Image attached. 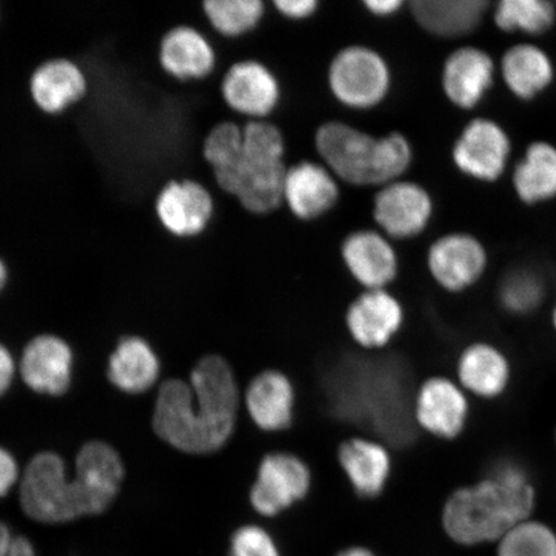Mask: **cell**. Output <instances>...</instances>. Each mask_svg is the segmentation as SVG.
<instances>
[{
  "label": "cell",
  "mask_w": 556,
  "mask_h": 556,
  "mask_svg": "<svg viewBox=\"0 0 556 556\" xmlns=\"http://www.w3.org/2000/svg\"><path fill=\"white\" fill-rule=\"evenodd\" d=\"M238 156L225 168L212 172V185L232 199L243 212L268 215L282 206L287 141L269 121L243 122Z\"/></svg>",
  "instance_id": "cell-4"
},
{
  "label": "cell",
  "mask_w": 556,
  "mask_h": 556,
  "mask_svg": "<svg viewBox=\"0 0 556 556\" xmlns=\"http://www.w3.org/2000/svg\"><path fill=\"white\" fill-rule=\"evenodd\" d=\"M403 319L401 302L387 289L365 290L354 299L345 315L348 331L365 350H381L391 343Z\"/></svg>",
  "instance_id": "cell-20"
},
{
  "label": "cell",
  "mask_w": 556,
  "mask_h": 556,
  "mask_svg": "<svg viewBox=\"0 0 556 556\" xmlns=\"http://www.w3.org/2000/svg\"><path fill=\"white\" fill-rule=\"evenodd\" d=\"M16 364L9 348L0 344V397L9 392L15 379Z\"/></svg>",
  "instance_id": "cell-37"
},
{
  "label": "cell",
  "mask_w": 556,
  "mask_h": 556,
  "mask_svg": "<svg viewBox=\"0 0 556 556\" xmlns=\"http://www.w3.org/2000/svg\"><path fill=\"white\" fill-rule=\"evenodd\" d=\"M554 443H555V446H556V427L554 429Z\"/></svg>",
  "instance_id": "cell-42"
},
{
  "label": "cell",
  "mask_w": 556,
  "mask_h": 556,
  "mask_svg": "<svg viewBox=\"0 0 556 556\" xmlns=\"http://www.w3.org/2000/svg\"><path fill=\"white\" fill-rule=\"evenodd\" d=\"M75 477L103 514L114 504L124 481L125 469L119 452L106 442L86 443L76 456Z\"/></svg>",
  "instance_id": "cell-25"
},
{
  "label": "cell",
  "mask_w": 556,
  "mask_h": 556,
  "mask_svg": "<svg viewBox=\"0 0 556 556\" xmlns=\"http://www.w3.org/2000/svg\"><path fill=\"white\" fill-rule=\"evenodd\" d=\"M311 485V469L301 457L270 452L262 458L249 502L260 516L273 518L307 497Z\"/></svg>",
  "instance_id": "cell-9"
},
{
  "label": "cell",
  "mask_w": 556,
  "mask_h": 556,
  "mask_svg": "<svg viewBox=\"0 0 556 556\" xmlns=\"http://www.w3.org/2000/svg\"><path fill=\"white\" fill-rule=\"evenodd\" d=\"M89 83L85 70L67 59H53L35 68L31 99L41 113L59 116L85 100Z\"/></svg>",
  "instance_id": "cell-21"
},
{
  "label": "cell",
  "mask_w": 556,
  "mask_h": 556,
  "mask_svg": "<svg viewBox=\"0 0 556 556\" xmlns=\"http://www.w3.org/2000/svg\"><path fill=\"white\" fill-rule=\"evenodd\" d=\"M338 458L359 497L375 498L384 492L392 471V457L384 444L353 437L340 444Z\"/></svg>",
  "instance_id": "cell-24"
},
{
  "label": "cell",
  "mask_w": 556,
  "mask_h": 556,
  "mask_svg": "<svg viewBox=\"0 0 556 556\" xmlns=\"http://www.w3.org/2000/svg\"><path fill=\"white\" fill-rule=\"evenodd\" d=\"M328 87L333 100L345 109L374 110L391 94L392 68L384 55L370 46H345L332 55Z\"/></svg>",
  "instance_id": "cell-6"
},
{
  "label": "cell",
  "mask_w": 556,
  "mask_h": 556,
  "mask_svg": "<svg viewBox=\"0 0 556 556\" xmlns=\"http://www.w3.org/2000/svg\"><path fill=\"white\" fill-rule=\"evenodd\" d=\"M414 420L424 432L455 441L465 433L470 420L468 393L456 380L429 378L415 394Z\"/></svg>",
  "instance_id": "cell-14"
},
{
  "label": "cell",
  "mask_w": 556,
  "mask_h": 556,
  "mask_svg": "<svg viewBox=\"0 0 556 556\" xmlns=\"http://www.w3.org/2000/svg\"><path fill=\"white\" fill-rule=\"evenodd\" d=\"M10 283V268L3 258H0V294L4 293Z\"/></svg>",
  "instance_id": "cell-40"
},
{
  "label": "cell",
  "mask_w": 556,
  "mask_h": 556,
  "mask_svg": "<svg viewBox=\"0 0 556 556\" xmlns=\"http://www.w3.org/2000/svg\"><path fill=\"white\" fill-rule=\"evenodd\" d=\"M536 505L538 486L530 468L516 456H500L477 482L450 493L442 526L458 545L489 544L532 518Z\"/></svg>",
  "instance_id": "cell-2"
},
{
  "label": "cell",
  "mask_w": 556,
  "mask_h": 556,
  "mask_svg": "<svg viewBox=\"0 0 556 556\" xmlns=\"http://www.w3.org/2000/svg\"><path fill=\"white\" fill-rule=\"evenodd\" d=\"M20 468L15 456L0 446V498L9 495L18 482Z\"/></svg>",
  "instance_id": "cell-36"
},
{
  "label": "cell",
  "mask_w": 556,
  "mask_h": 556,
  "mask_svg": "<svg viewBox=\"0 0 556 556\" xmlns=\"http://www.w3.org/2000/svg\"><path fill=\"white\" fill-rule=\"evenodd\" d=\"M405 4L402 0H365L364 2L366 11L378 18H389L397 15Z\"/></svg>",
  "instance_id": "cell-38"
},
{
  "label": "cell",
  "mask_w": 556,
  "mask_h": 556,
  "mask_svg": "<svg viewBox=\"0 0 556 556\" xmlns=\"http://www.w3.org/2000/svg\"><path fill=\"white\" fill-rule=\"evenodd\" d=\"M155 211L166 232L178 239H197L212 226L217 200L204 180L173 179L160 191Z\"/></svg>",
  "instance_id": "cell-12"
},
{
  "label": "cell",
  "mask_w": 556,
  "mask_h": 556,
  "mask_svg": "<svg viewBox=\"0 0 556 556\" xmlns=\"http://www.w3.org/2000/svg\"><path fill=\"white\" fill-rule=\"evenodd\" d=\"M160 359L148 340L127 337L117 343L109 358L108 378L128 394H141L156 384Z\"/></svg>",
  "instance_id": "cell-27"
},
{
  "label": "cell",
  "mask_w": 556,
  "mask_h": 556,
  "mask_svg": "<svg viewBox=\"0 0 556 556\" xmlns=\"http://www.w3.org/2000/svg\"><path fill=\"white\" fill-rule=\"evenodd\" d=\"M513 143L502 124L490 117H475L465 125L452 146L455 168L477 182L495 184L509 166Z\"/></svg>",
  "instance_id": "cell-8"
},
{
  "label": "cell",
  "mask_w": 556,
  "mask_h": 556,
  "mask_svg": "<svg viewBox=\"0 0 556 556\" xmlns=\"http://www.w3.org/2000/svg\"><path fill=\"white\" fill-rule=\"evenodd\" d=\"M432 194L405 178L380 187L372 201L375 225L387 238L412 240L426 232L434 215Z\"/></svg>",
  "instance_id": "cell-10"
},
{
  "label": "cell",
  "mask_w": 556,
  "mask_h": 556,
  "mask_svg": "<svg viewBox=\"0 0 556 556\" xmlns=\"http://www.w3.org/2000/svg\"><path fill=\"white\" fill-rule=\"evenodd\" d=\"M489 7L483 0H414L409 3L416 24L441 39L463 38L477 30Z\"/></svg>",
  "instance_id": "cell-26"
},
{
  "label": "cell",
  "mask_w": 556,
  "mask_h": 556,
  "mask_svg": "<svg viewBox=\"0 0 556 556\" xmlns=\"http://www.w3.org/2000/svg\"><path fill=\"white\" fill-rule=\"evenodd\" d=\"M245 406L256 427L264 432H282L294 420L295 389L281 371L264 370L250 381Z\"/></svg>",
  "instance_id": "cell-22"
},
{
  "label": "cell",
  "mask_w": 556,
  "mask_h": 556,
  "mask_svg": "<svg viewBox=\"0 0 556 556\" xmlns=\"http://www.w3.org/2000/svg\"><path fill=\"white\" fill-rule=\"evenodd\" d=\"M228 113L245 122L268 121L282 101V86L274 70L256 59H236L219 81Z\"/></svg>",
  "instance_id": "cell-7"
},
{
  "label": "cell",
  "mask_w": 556,
  "mask_h": 556,
  "mask_svg": "<svg viewBox=\"0 0 556 556\" xmlns=\"http://www.w3.org/2000/svg\"><path fill=\"white\" fill-rule=\"evenodd\" d=\"M340 180L328 166L315 160L290 165L285 176L282 205L299 220L325 217L340 200Z\"/></svg>",
  "instance_id": "cell-17"
},
{
  "label": "cell",
  "mask_w": 556,
  "mask_h": 556,
  "mask_svg": "<svg viewBox=\"0 0 556 556\" xmlns=\"http://www.w3.org/2000/svg\"><path fill=\"white\" fill-rule=\"evenodd\" d=\"M497 72L496 62L483 48L458 47L443 62V93L458 110H476L495 86Z\"/></svg>",
  "instance_id": "cell-16"
},
{
  "label": "cell",
  "mask_w": 556,
  "mask_h": 556,
  "mask_svg": "<svg viewBox=\"0 0 556 556\" xmlns=\"http://www.w3.org/2000/svg\"><path fill=\"white\" fill-rule=\"evenodd\" d=\"M340 254L348 273L365 290L387 289L399 275L397 250L378 228H361L348 233Z\"/></svg>",
  "instance_id": "cell-18"
},
{
  "label": "cell",
  "mask_w": 556,
  "mask_h": 556,
  "mask_svg": "<svg viewBox=\"0 0 556 556\" xmlns=\"http://www.w3.org/2000/svg\"><path fill=\"white\" fill-rule=\"evenodd\" d=\"M511 186L520 203L536 206L556 199V146L534 141L514 165Z\"/></svg>",
  "instance_id": "cell-28"
},
{
  "label": "cell",
  "mask_w": 556,
  "mask_h": 556,
  "mask_svg": "<svg viewBox=\"0 0 556 556\" xmlns=\"http://www.w3.org/2000/svg\"><path fill=\"white\" fill-rule=\"evenodd\" d=\"M514 377L516 368L509 353L490 340L468 344L456 359V381L478 400H503L511 391Z\"/></svg>",
  "instance_id": "cell-15"
},
{
  "label": "cell",
  "mask_w": 556,
  "mask_h": 556,
  "mask_svg": "<svg viewBox=\"0 0 556 556\" xmlns=\"http://www.w3.org/2000/svg\"><path fill=\"white\" fill-rule=\"evenodd\" d=\"M273 4L283 18L290 21L309 20L319 9L317 0H275Z\"/></svg>",
  "instance_id": "cell-35"
},
{
  "label": "cell",
  "mask_w": 556,
  "mask_h": 556,
  "mask_svg": "<svg viewBox=\"0 0 556 556\" xmlns=\"http://www.w3.org/2000/svg\"><path fill=\"white\" fill-rule=\"evenodd\" d=\"M239 406L232 367L208 354L192 368L189 381L170 379L159 388L152 428L160 440L185 454H213L232 437Z\"/></svg>",
  "instance_id": "cell-1"
},
{
  "label": "cell",
  "mask_w": 556,
  "mask_h": 556,
  "mask_svg": "<svg viewBox=\"0 0 556 556\" xmlns=\"http://www.w3.org/2000/svg\"><path fill=\"white\" fill-rule=\"evenodd\" d=\"M159 64L166 75L182 83L203 81L217 74L220 58L206 30L203 11L193 25H179L164 35Z\"/></svg>",
  "instance_id": "cell-13"
},
{
  "label": "cell",
  "mask_w": 556,
  "mask_h": 556,
  "mask_svg": "<svg viewBox=\"0 0 556 556\" xmlns=\"http://www.w3.org/2000/svg\"><path fill=\"white\" fill-rule=\"evenodd\" d=\"M201 9L207 29L226 41L239 40L254 33L267 12L262 0H201Z\"/></svg>",
  "instance_id": "cell-30"
},
{
  "label": "cell",
  "mask_w": 556,
  "mask_h": 556,
  "mask_svg": "<svg viewBox=\"0 0 556 556\" xmlns=\"http://www.w3.org/2000/svg\"><path fill=\"white\" fill-rule=\"evenodd\" d=\"M497 555L556 556V533L544 521L527 519L498 541Z\"/></svg>",
  "instance_id": "cell-32"
},
{
  "label": "cell",
  "mask_w": 556,
  "mask_h": 556,
  "mask_svg": "<svg viewBox=\"0 0 556 556\" xmlns=\"http://www.w3.org/2000/svg\"><path fill=\"white\" fill-rule=\"evenodd\" d=\"M551 326H552L554 336L556 337V302L554 303L552 311H551Z\"/></svg>",
  "instance_id": "cell-41"
},
{
  "label": "cell",
  "mask_w": 556,
  "mask_h": 556,
  "mask_svg": "<svg viewBox=\"0 0 556 556\" xmlns=\"http://www.w3.org/2000/svg\"><path fill=\"white\" fill-rule=\"evenodd\" d=\"M497 29L527 37H541L556 24V7L548 0H502L493 9Z\"/></svg>",
  "instance_id": "cell-31"
},
{
  "label": "cell",
  "mask_w": 556,
  "mask_h": 556,
  "mask_svg": "<svg viewBox=\"0 0 556 556\" xmlns=\"http://www.w3.org/2000/svg\"><path fill=\"white\" fill-rule=\"evenodd\" d=\"M498 74L514 99L531 102L553 86L555 66L544 48L518 43L503 53Z\"/></svg>",
  "instance_id": "cell-23"
},
{
  "label": "cell",
  "mask_w": 556,
  "mask_h": 556,
  "mask_svg": "<svg viewBox=\"0 0 556 556\" xmlns=\"http://www.w3.org/2000/svg\"><path fill=\"white\" fill-rule=\"evenodd\" d=\"M20 505L41 525H65L102 511L78 478H70L64 458L46 451L35 455L20 484Z\"/></svg>",
  "instance_id": "cell-5"
},
{
  "label": "cell",
  "mask_w": 556,
  "mask_h": 556,
  "mask_svg": "<svg viewBox=\"0 0 556 556\" xmlns=\"http://www.w3.org/2000/svg\"><path fill=\"white\" fill-rule=\"evenodd\" d=\"M74 352L64 339L43 333L25 346L21 377L33 392L60 397L73 381Z\"/></svg>",
  "instance_id": "cell-19"
},
{
  "label": "cell",
  "mask_w": 556,
  "mask_h": 556,
  "mask_svg": "<svg viewBox=\"0 0 556 556\" xmlns=\"http://www.w3.org/2000/svg\"><path fill=\"white\" fill-rule=\"evenodd\" d=\"M315 149L340 184L380 187L405 178L414 163V149L401 131L372 136L342 121L318 125Z\"/></svg>",
  "instance_id": "cell-3"
},
{
  "label": "cell",
  "mask_w": 556,
  "mask_h": 556,
  "mask_svg": "<svg viewBox=\"0 0 556 556\" xmlns=\"http://www.w3.org/2000/svg\"><path fill=\"white\" fill-rule=\"evenodd\" d=\"M490 255L477 236L456 231L430 243L427 266L438 287L462 294L476 287L489 269Z\"/></svg>",
  "instance_id": "cell-11"
},
{
  "label": "cell",
  "mask_w": 556,
  "mask_h": 556,
  "mask_svg": "<svg viewBox=\"0 0 556 556\" xmlns=\"http://www.w3.org/2000/svg\"><path fill=\"white\" fill-rule=\"evenodd\" d=\"M548 288L544 275L532 267L506 270L497 285L496 299L506 316L530 318L544 307Z\"/></svg>",
  "instance_id": "cell-29"
},
{
  "label": "cell",
  "mask_w": 556,
  "mask_h": 556,
  "mask_svg": "<svg viewBox=\"0 0 556 556\" xmlns=\"http://www.w3.org/2000/svg\"><path fill=\"white\" fill-rule=\"evenodd\" d=\"M229 556H282L280 547L266 528L243 525L229 539Z\"/></svg>",
  "instance_id": "cell-33"
},
{
  "label": "cell",
  "mask_w": 556,
  "mask_h": 556,
  "mask_svg": "<svg viewBox=\"0 0 556 556\" xmlns=\"http://www.w3.org/2000/svg\"><path fill=\"white\" fill-rule=\"evenodd\" d=\"M0 556H38L31 540L15 534L9 525L0 521Z\"/></svg>",
  "instance_id": "cell-34"
},
{
  "label": "cell",
  "mask_w": 556,
  "mask_h": 556,
  "mask_svg": "<svg viewBox=\"0 0 556 556\" xmlns=\"http://www.w3.org/2000/svg\"><path fill=\"white\" fill-rule=\"evenodd\" d=\"M337 556H377L370 548L365 546H350L340 552Z\"/></svg>",
  "instance_id": "cell-39"
}]
</instances>
